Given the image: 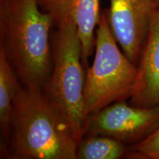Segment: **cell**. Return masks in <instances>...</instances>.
I'll use <instances>...</instances> for the list:
<instances>
[{
  "label": "cell",
  "mask_w": 159,
  "mask_h": 159,
  "mask_svg": "<svg viewBox=\"0 0 159 159\" xmlns=\"http://www.w3.org/2000/svg\"><path fill=\"white\" fill-rule=\"evenodd\" d=\"M77 144L68 122L43 89L20 85L8 144L1 158L77 159Z\"/></svg>",
  "instance_id": "obj_1"
},
{
  "label": "cell",
  "mask_w": 159,
  "mask_h": 159,
  "mask_svg": "<svg viewBox=\"0 0 159 159\" xmlns=\"http://www.w3.org/2000/svg\"><path fill=\"white\" fill-rule=\"evenodd\" d=\"M52 26L37 0H0V50L26 87L43 89L50 76Z\"/></svg>",
  "instance_id": "obj_2"
},
{
  "label": "cell",
  "mask_w": 159,
  "mask_h": 159,
  "mask_svg": "<svg viewBox=\"0 0 159 159\" xmlns=\"http://www.w3.org/2000/svg\"><path fill=\"white\" fill-rule=\"evenodd\" d=\"M51 43L52 69L43 91L62 114L79 142L84 136L87 116L82 43L76 26L69 23L56 27Z\"/></svg>",
  "instance_id": "obj_3"
},
{
  "label": "cell",
  "mask_w": 159,
  "mask_h": 159,
  "mask_svg": "<svg viewBox=\"0 0 159 159\" xmlns=\"http://www.w3.org/2000/svg\"><path fill=\"white\" fill-rule=\"evenodd\" d=\"M137 75V66L119 48L106 13L102 12L96 30L94 58L85 73V116L88 117L114 102L130 99Z\"/></svg>",
  "instance_id": "obj_4"
},
{
  "label": "cell",
  "mask_w": 159,
  "mask_h": 159,
  "mask_svg": "<svg viewBox=\"0 0 159 159\" xmlns=\"http://www.w3.org/2000/svg\"><path fill=\"white\" fill-rule=\"evenodd\" d=\"M158 128L159 105L139 107L122 100L87 117L84 136L111 137L130 146L141 142Z\"/></svg>",
  "instance_id": "obj_5"
},
{
  "label": "cell",
  "mask_w": 159,
  "mask_h": 159,
  "mask_svg": "<svg viewBox=\"0 0 159 159\" xmlns=\"http://www.w3.org/2000/svg\"><path fill=\"white\" fill-rule=\"evenodd\" d=\"M156 7L155 0H110V7L105 11L114 39L125 55L136 66Z\"/></svg>",
  "instance_id": "obj_6"
},
{
  "label": "cell",
  "mask_w": 159,
  "mask_h": 159,
  "mask_svg": "<svg viewBox=\"0 0 159 159\" xmlns=\"http://www.w3.org/2000/svg\"><path fill=\"white\" fill-rule=\"evenodd\" d=\"M41 11L47 13L55 27L71 23L76 26L82 43V60H88L95 49L94 30L101 16L99 0H37Z\"/></svg>",
  "instance_id": "obj_7"
},
{
  "label": "cell",
  "mask_w": 159,
  "mask_h": 159,
  "mask_svg": "<svg viewBox=\"0 0 159 159\" xmlns=\"http://www.w3.org/2000/svg\"><path fill=\"white\" fill-rule=\"evenodd\" d=\"M137 68L138 75L130 104L139 107L159 105V6L151 18Z\"/></svg>",
  "instance_id": "obj_8"
},
{
  "label": "cell",
  "mask_w": 159,
  "mask_h": 159,
  "mask_svg": "<svg viewBox=\"0 0 159 159\" xmlns=\"http://www.w3.org/2000/svg\"><path fill=\"white\" fill-rule=\"evenodd\" d=\"M21 84L4 52L0 50V156L8 144L13 102Z\"/></svg>",
  "instance_id": "obj_9"
},
{
  "label": "cell",
  "mask_w": 159,
  "mask_h": 159,
  "mask_svg": "<svg viewBox=\"0 0 159 159\" xmlns=\"http://www.w3.org/2000/svg\"><path fill=\"white\" fill-rule=\"evenodd\" d=\"M128 146L111 137L85 135L77 144V159H119L125 156Z\"/></svg>",
  "instance_id": "obj_10"
},
{
  "label": "cell",
  "mask_w": 159,
  "mask_h": 159,
  "mask_svg": "<svg viewBox=\"0 0 159 159\" xmlns=\"http://www.w3.org/2000/svg\"><path fill=\"white\" fill-rule=\"evenodd\" d=\"M125 158L159 159V128L141 142L128 146Z\"/></svg>",
  "instance_id": "obj_11"
},
{
  "label": "cell",
  "mask_w": 159,
  "mask_h": 159,
  "mask_svg": "<svg viewBox=\"0 0 159 159\" xmlns=\"http://www.w3.org/2000/svg\"><path fill=\"white\" fill-rule=\"evenodd\" d=\"M155 1H156V3L157 6H159V0H155Z\"/></svg>",
  "instance_id": "obj_12"
}]
</instances>
